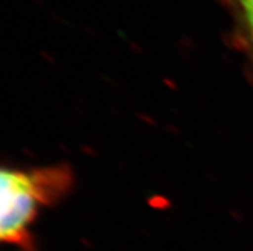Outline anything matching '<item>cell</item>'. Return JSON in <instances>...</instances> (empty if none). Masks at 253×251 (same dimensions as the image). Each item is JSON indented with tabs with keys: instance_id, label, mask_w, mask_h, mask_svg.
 Listing matches in <instances>:
<instances>
[{
	"instance_id": "2",
	"label": "cell",
	"mask_w": 253,
	"mask_h": 251,
	"mask_svg": "<svg viewBox=\"0 0 253 251\" xmlns=\"http://www.w3.org/2000/svg\"><path fill=\"white\" fill-rule=\"evenodd\" d=\"M238 3L241 4L244 17H246V21H247L251 32H252L253 35V0H238Z\"/></svg>"
},
{
	"instance_id": "1",
	"label": "cell",
	"mask_w": 253,
	"mask_h": 251,
	"mask_svg": "<svg viewBox=\"0 0 253 251\" xmlns=\"http://www.w3.org/2000/svg\"><path fill=\"white\" fill-rule=\"evenodd\" d=\"M70 183L63 166L29 171L0 167V244L30 248L38 214L63 196Z\"/></svg>"
}]
</instances>
